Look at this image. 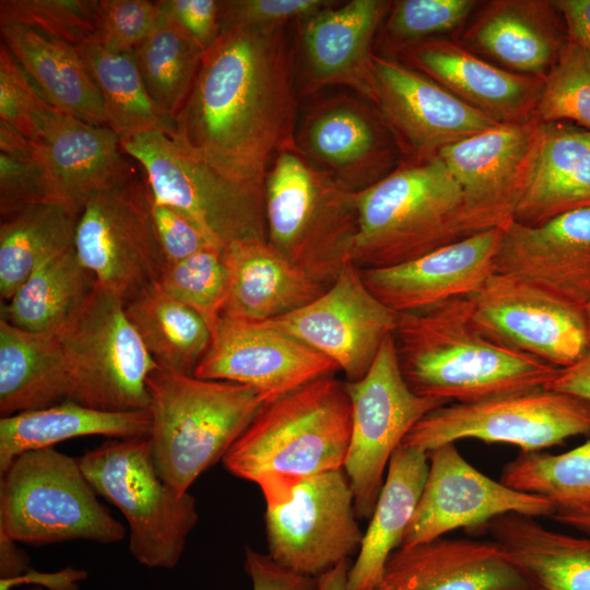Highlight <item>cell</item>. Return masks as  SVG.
Listing matches in <instances>:
<instances>
[{
    "label": "cell",
    "instance_id": "obj_1",
    "mask_svg": "<svg viewBox=\"0 0 590 590\" xmlns=\"http://www.w3.org/2000/svg\"><path fill=\"white\" fill-rule=\"evenodd\" d=\"M295 81L287 26L223 30L202 54L170 138L232 178L264 184L271 160L296 148Z\"/></svg>",
    "mask_w": 590,
    "mask_h": 590
},
{
    "label": "cell",
    "instance_id": "obj_56",
    "mask_svg": "<svg viewBox=\"0 0 590 590\" xmlns=\"http://www.w3.org/2000/svg\"><path fill=\"white\" fill-rule=\"evenodd\" d=\"M30 569L27 555L15 545L14 541L0 534L1 590H5L12 581L25 575Z\"/></svg>",
    "mask_w": 590,
    "mask_h": 590
},
{
    "label": "cell",
    "instance_id": "obj_13",
    "mask_svg": "<svg viewBox=\"0 0 590 590\" xmlns=\"http://www.w3.org/2000/svg\"><path fill=\"white\" fill-rule=\"evenodd\" d=\"M266 504L269 555L280 566L316 578L358 553L364 532L343 469L302 479Z\"/></svg>",
    "mask_w": 590,
    "mask_h": 590
},
{
    "label": "cell",
    "instance_id": "obj_46",
    "mask_svg": "<svg viewBox=\"0 0 590 590\" xmlns=\"http://www.w3.org/2000/svg\"><path fill=\"white\" fill-rule=\"evenodd\" d=\"M95 33L91 44L114 52L133 51L157 25L155 1L93 0Z\"/></svg>",
    "mask_w": 590,
    "mask_h": 590
},
{
    "label": "cell",
    "instance_id": "obj_25",
    "mask_svg": "<svg viewBox=\"0 0 590 590\" xmlns=\"http://www.w3.org/2000/svg\"><path fill=\"white\" fill-rule=\"evenodd\" d=\"M503 229H488L416 259L361 269L370 292L398 314L429 309L479 292L495 273Z\"/></svg>",
    "mask_w": 590,
    "mask_h": 590
},
{
    "label": "cell",
    "instance_id": "obj_2",
    "mask_svg": "<svg viewBox=\"0 0 590 590\" xmlns=\"http://www.w3.org/2000/svg\"><path fill=\"white\" fill-rule=\"evenodd\" d=\"M394 341L410 389L447 403L546 388L559 369L484 337L471 321L468 297L399 314Z\"/></svg>",
    "mask_w": 590,
    "mask_h": 590
},
{
    "label": "cell",
    "instance_id": "obj_45",
    "mask_svg": "<svg viewBox=\"0 0 590 590\" xmlns=\"http://www.w3.org/2000/svg\"><path fill=\"white\" fill-rule=\"evenodd\" d=\"M0 25H22L83 46L95 33L93 0H1Z\"/></svg>",
    "mask_w": 590,
    "mask_h": 590
},
{
    "label": "cell",
    "instance_id": "obj_16",
    "mask_svg": "<svg viewBox=\"0 0 590 590\" xmlns=\"http://www.w3.org/2000/svg\"><path fill=\"white\" fill-rule=\"evenodd\" d=\"M399 314L366 286L351 260L328 288L309 304L267 324L331 359L346 381L362 379L385 340L393 335Z\"/></svg>",
    "mask_w": 590,
    "mask_h": 590
},
{
    "label": "cell",
    "instance_id": "obj_52",
    "mask_svg": "<svg viewBox=\"0 0 590 590\" xmlns=\"http://www.w3.org/2000/svg\"><path fill=\"white\" fill-rule=\"evenodd\" d=\"M245 570L249 576L252 590H312L316 578L293 573L268 554L250 547L245 552Z\"/></svg>",
    "mask_w": 590,
    "mask_h": 590
},
{
    "label": "cell",
    "instance_id": "obj_35",
    "mask_svg": "<svg viewBox=\"0 0 590 590\" xmlns=\"http://www.w3.org/2000/svg\"><path fill=\"white\" fill-rule=\"evenodd\" d=\"M70 394V374L57 335L0 319L1 417L51 406Z\"/></svg>",
    "mask_w": 590,
    "mask_h": 590
},
{
    "label": "cell",
    "instance_id": "obj_61",
    "mask_svg": "<svg viewBox=\"0 0 590 590\" xmlns=\"http://www.w3.org/2000/svg\"><path fill=\"white\" fill-rule=\"evenodd\" d=\"M27 590H45V588L40 587V586H33L31 587L30 589Z\"/></svg>",
    "mask_w": 590,
    "mask_h": 590
},
{
    "label": "cell",
    "instance_id": "obj_21",
    "mask_svg": "<svg viewBox=\"0 0 590 590\" xmlns=\"http://www.w3.org/2000/svg\"><path fill=\"white\" fill-rule=\"evenodd\" d=\"M338 370L331 359L264 321L221 316L193 376L250 386L269 403Z\"/></svg>",
    "mask_w": 590,
    "mask_h": 590
},
{
    "label": "cell",
    "instance_id": "obj_17",
    "mask_svg": "<svg viewBox=\"0 0 590 590\" xmlns=\"http://www.w3.org/2000/svg\"><path fill=\"white\" fill-rule=\"evenodd\" d=\"M370 104L393 135L403 161L423 162L502 123L394 58H371Z\"/></svg>",
    "mask_w": 590,
    "mask_h": 590
},
{
    "label": "cell",
    "instance_id": "obj_3",
    "mask_svg": "<svg viewBox=\"0 0 590 590\" xmlns=\"http://www.w3.org/2000/svg\"><path fill=\"white\" fill-rule=\"evenodd\" d=\"M350 438L345 384L326 376L266 403L222 461L263 492L343 469Z\"/></svg>",
    "mask_w": 590,
    "mask_h": 590
},
{
    "label": "cell",
    "instance_id": "obj_55",
    "mask_svg": "<svg viewBox=\"0 0 590 590\" xmlns=\"http://www.w3.org/2000/svg\"><path fill=\"white\" fill-rule=\"evenodd\" d=\"M86 577L83 570L74 568H66L54 574H43L33 570L32 568L22 577L12 581L5 590H10L15 586L25 583H34V586L47 587L50 590H78V582Z\"/></svg>",
    "mask_w": 590,
    "mask_h": 590
},
{
    "label": "cell",
    "instance_id": "obj_48",
    "mask_svg": "<svg viewBox=\"0 0 590 590\" xmlns=\"http://www.w3.org/2000/svg\"><path fill=\"white\" fill-rule=\"evenodd\" d=\"M335 3L328 0H225L220 1L221 31L235 26L258 30L286 27Z\"/></svg>",
    "mask_w": 590,
    "mask_h": 590
},
{
    "label": "cell",
    "instance_id": "obj_26",
    "mask_svg": "<svg viewBox=\"0 0 590 590\" xmlns=\"http://www.w3.org/2000/svg\"><path fill=\"white\" fill-rule=\"evenodd\" d=\"M389 57L434 80L502 125L535 118L544 79L508 71L460 42L428 38L404 45Z\"/></svg>",
    "mask_w": 590,
    "mask_h": 590
},
{
    "label": "cell",
    "instance_id": "obj_33",
    "mask_svg": "<svg viewBox=\"0 0 590 590\" xmlns=\"http://www.w3.org/2000/svg\"><path fill=\"white\" fill-rule=\"evenodd\" d=\"M485 529L529 590H590V535L548 530L515 512L495 518Z\"/></svg>",
    "mask_w": 590,
    "mask_h": 590
},
{
    "label": "cell",
    "instance_id": "obj_4",
    "mask_svg": "<svg viewBox=\"0 0 590 590\" xmlns=\"http://www.w3.org/2000/svg\"><path fill=\"white\" fill-rule=\"evenodd\" d=\"M149 440L162 479L178 494L225 453L267 403L255 388L158 368L148 379Z\"/></svg>",
    "mask_w": 590,
    "mask_h": 590
},
{
    "label": "cell",
    "instance_id": "obj_6",
    "mask_svg": "<svg viewBox=\"0 0 590 590\" xmlns=\"http://www.w3.org/2000/svg\"><path fill=\"white\" fill-rule=\"evenodd\" d=\"M356 193L296 148L279 152L263 184L268 241L329 286L351 258L358 227Z\"/></svg>",
    "mask_w": 590,
    "mask_h": 590
},
{
    "label": "cell",
    "instance_id": "obj_30",
    "mask_svg": "<svg viewBox=\"0 0 590 590\" xmlns=\"http://www.w3.org/2000/svg\"><path fill=\"white\" fill-rule=\"evenodd\" d=\"M585 208H590V130L570 122L542 123L536 158L515 221L540 225Z\"/></svg>",
    "mask_w": 590,
    "mask_h": 590
},
{
    "label": "cell",
    "instance_id": "obj_43",
    "mask_svg": "<svg viewBox=\"0 0 590 590\" xmlns=\"http://www.w3.org/2000/svg\"><path fill=\"white\" fill-rule=\"evenodd\" d=\"M542 123L575 122L590 130V51L567 40L543 80L535 109Z\"/></svg>",
    "mask_w": 590,
    "mask_h": 590
},
{
    "label": "cell",
    "instance_id": "obj_14",
    "mask_svg": "<svg viewBox=\"0 0 590 590\" xmlns=\"http://www.w3.org/2000/svg\"><path fill=\"white\" fill-rule=\"evenodd\" d=\"M145 178L92 197L78 216L73 250L103 287L127 300L156 282L166 266L151 211Z\"/></svg>",
    "mask_w": 590,
    "mask_h": 590
},
{
    "label": "cell",
    "instance_id": "obj_23",
    "mask_svg": "<svg viewBox=\"0 0 590 590\" xmlns=\"http://www.w3.org/2000/svg\"><path fill=\"white\" fill-rule=\"evenodd\" d=\"M392 2L352 0L297 22L296 76L299 92L343 85L370 102L373 45Z\"/></svg>",
    "mask_w": 590,
    "mask_h": 590
},
{
    "label": "cell",
    "instance_id": "obj_47",
    "mask_svg": "<svg viewBox=\"0 0 590 590\" xmlns=\"http://www.w3.org/2000/svg\"><path fill=\"white\" fill-rule=\"evenodd\" d=\"M48 103L40 95L9 48L0 45V120L21 131L30 141Z\"/></svg>",
    "mask_w": 590,
    "mask_h": 590
},
{
    "label": "cell",
    "instance_id": "obj_27",
    "mask_svg": "<svg viewBox=\"0 0 590 590\" xmlns=\"http://www.w3.org/2000/svg\"><path fill=\"white\" fill-rule=\"evenodd\" d=\"M376 590H529L494 540L437 538L399 547Z\"/></svg>",
    "mask_w": 590,
    "mask_h": 590
},
{
    "label": "cell",
    "instance_id": "obj_58",
    "mask_svg": "<svg viewBox=\"0 0 590 590\" xmlns=\"http://www.w3.org/2000/svg\"><path fill=\"white\" fill-rule=\"evenodd\" d=\"M349 560H344L332 569L316 577L312 590H349Z\"/></svg>",
    "mask_w": 590,
    "mask_h": 590
},
{
    "label": "cell",
    "instance_id": "obj_15",
    "mask_svg": "<svg viewBox=\"0 0 590 590\" xmlns=\"http://www.w3.org/2000/svg\"><path fill=\"white\" fill-rule=\"evenodd\" d=\"M542 123L499 125L438 154L460 186L465 237L515 220L536 158Z\"/></svg>",
    "mask_w": 590,
    "mask_h": 590
},
{
    "label": "cell",
    "instance_id": "obj_28",
    "mask_svg": "<svg viewBox=\"0 0 590 590\" xmlns=\"http://www.w3.org/2000/svg\"><path fill=\"white\" fill-rule=\"evenodd\" d=\"M461 44L511 72L544 79L567 43L564 21L550 0L485 2Z\"/></svg>",
    "mask_w": 590,
    "mask_h": 590
},
{
    "label": "cell",
    "instance_id": "obj_10",
    "mask_svg": "<svg viewBox=\"0 0 590 590\" xmlns=\"http://www.w3.org/2000/svg\"><path fill=\"white\" fill-rule=\"evenodd\" d=\"M120 142L143 167L153 198L188 217L214 247L267 239L263 184L219 172L161 131Z\"/></svg>",
    "mask_w": 590,
    "mask_h": 590
},
{
    "label": "cell",
    "instance_id": "obj_50",
    "mask_svg": "<svg viewBox=\"0 0 590 590\" xmlns=\"http://www.w3.org/2000/svg\"><path fill=\"white\" fill-rule=\"evenodd\" d=\"M162 16L202 51L210 48L221 34L220 1L158 0Z\"/></svg>",
    "mask_w": 590,
    "mask_h": 590
},
{
    "label": "cell",
    "instance_id": "obj_60",
    "mask_svg": "<svg viewBox=\"0 0 590 590\" xmlns=\"http://www.w3.org/2000/svg\"><path fill=\"white\" fill-rule=\"evenodd\" d=\"M583 316H585V320H586V324H587V329H588V333L590 338V304L585 308Z\"/></svg>",
    "mask_w": 590,
    "mask_h": 590
},
{
    "label": "cell",
    "instance_id": "obj_42",
    "mask_svg": "<svg viewBox=\"0 0 590 590\" xmlns=\"http://www.w3.org/2000/svg\"><path fill=\"white\" fill-rule=\"evenodd\" d=\"M156 283L196 311L212 331L222 316L227 293L224 252L211 247L166 264Z\"/></svg>",
    "mask_w": 590,
    "mask_h": 590
},
{
    "label": "cell",
    "instance_id": "obj_57",
    "mask_svg": "<svg viewBox=\"0 0 590 590\" xmlns=\"http://www.w3.org/2000/svg\"><path fill=\"white\" fill-rule=\"evenodd\" d=\"M0 153L16 160H31L30 140L16 128L0 120Z\"/></svg>",
    "mask_w": 590,
    "mask_h": 590
},
{
    "label": "cell",
    "instance_id": "obj_44",
    "mask_svg": "<svg viewBox=\"0 0 590 590\" xmlns=\"http://www.w3.org/2000/svg\"><path fill=\"white\" fill-rule=\"evenodd\" d=\"M477 7L475 0L393 1L380 30L382 56L389 57L404 45L453 32Z\"/></svg>",
    "mask_w": 590,
    "mask_h": 590
},
{
    "label": "cell",
    "instance_id": "obj_22",
    "mask_svg": "<svg viewBox=\"0 0 590 590\" xmlns=\"http://www.w3.org/2000/svg\"><path fill=\"white\" fill-rule=\"evenodd\" d=\"M295 146L355 192L376 184L403 161L375 107L347 94L315 103L297 126Z\"/></svg>",
    "mask_w": 590,
    "mask_h": 590
},
{
    "label": "cell",
    "instance_id": "obj_59",
    "mask_svg": "<svg viewBox=\"0 0 590 590\" xmlns=\"http://www.w3.org/2000/svg\"><path fill=\"white\" fill-rule=\"evenodd\" d=\"M552 518L564 526L590 535V507L558 509Z\"/></svg>",
    "mask_w": 590,
    "mask_h": 590
},
{
    "label": "cell",
    "instance_id": "obj_41",
    "mask_svg": "<svg viewBox=\"0 0 590 590\" xmlns=\"http://www.w3.org/2000/svg\"><path fill=\"white\" fill-rule=\"evenodd\" d=\"M133 52L150 96L175 116L191 91L203 51L161 14L157 25Z\"/></svg>",
    "mask_w": 590,
    "mask_h": 590
},
{
    "label": "cell",
    "instance_id": "obj_53",
    "mask_svg": "<svg viewBox=\"0 0 590 590\" xmlns=\"http://www.w3.org/2000/svg\"><path fill=\"white\" fill-rule=\"evenodd\" d=\"M567 38L590 51V0H554Z\"/></svg>",
    "mask_w": 590,
    "mask_h": 590
},
{
    "label": "cell",
    "instance_id": "obj_39",
    "mask_svg": "<svg viewBox=\"0 0 590 590\" xmlns=\"http://www.w3.org/2000/svg\"><path fill=\"white\" fill-rule=\"evenodd\" d=\"M80 49L101 92L108 127L120 141L150 131L174 134L175 116L150 96L133 51L114 52L96 44Z\"/></svg>",
    "mask_w": 590,
    "mask_h": 590
},
{
    "label": "cell",
    "instance_id": "obj_12",
    "mask_svg": "<svg viewBox=\"0 0 590 590\" xmlns=\"http://www.w3.org/2000/svg\"><path fill=\"white\" fill-rule=\"evenodd\" d=\"M351 402V438L343 470L358 518H370L394 450L430 411L448 404L414 393L399 364L394 334L382 343L371 367L357 381H345Z\"/></svg>",
    "mask_w": 590,
    "mask_h": 590
},
{
    "label": "cell",
    "instance_id": "obj_38",
    "mask_svg": "<svg viewBox=\"0 0 590 590\" xmlns=\"http://www.w3.org/2000/svg\"><path fill=\"white\" fill-rule=\"evenodd\" d=\"M76 220L64 208L47 201L1 220L2 302H8L37 268L73 247Z\"/></svg>",
    "mask_w": 590,
    "mask_h": 590
},
{
    "label": "cell",
    "instance_id": "obj_29",
    "mask_svg": "<svg viewBox=\"0 0 590 590\" xmlns=\"http://www.w3.org/2000/svg\"><path fill=\"white\" fill-rule=\"evenodd\" d=\"M223 252L228 283L222 316L275 319L309 304L328 288L290 262L268 239L236 241Z\"/></svg>",
    "mask_w": 590,
    "mask_h": 590
},
{
    "label": "cell",
    "instance_id": "obj_11",
    "mask_svg": "<svg viewBox=\"0 0 590 590\" xmlns=\"http://www.w3.org/2000/svg\"><path fill=\"white\" fill-rule=\"evenodd\" d=\"M575 436H590V402L541 388L439 406L420 420L401 445L429 452L460 439H479L535 452Z\"/></svg>",
    "mask_w": 590,
    "mask_h": 590
},
{
    "label": "cell",
    "instance_id": "obj_18",
    "mask_svg": "<svg viewBox=\"0 0 590 590\" xmlns=\"http://www.w3.org/2000/svg\"><path fill=\"white\" fill-rule=\"evenodd\" d=\"M468 299L484 337L554 367L574 364L590 349L583 312L522 280L494 273Z\"/></svg>",
    "mask_w": 590,
    "mask_h": 590
},
{
    "label": "cell",
    "instance_id": "obj_19",
    "mask_svg": "<svg viewBox=\"0 0 590 590\" xmlns=\"http://www.w3.org/2000/svg\"><path fill=\"white\" fill-rule=\"evenodd\" d=\"M30 144L43 201L64 208L76 219L92 197L135 176L109 127L86 123L50 104Z\"/></svg>",
    "mask_w": 590,
    "mask_h": 590
},
{
    "label": "cell",
    "instance_id": "obj_40",
    "mask_svg": "<svg viewBox=\"0 0 590 590\" xmlns=\"http://www.w3.org/2000/svg\"><path fill=\"white\" fill-rule=\"evenodd\" d=\"M500 482L547 499L556 510L590 507V439L558 455L520 452L504 467Z\"/></svg>",
    "mask_w": 590,
    "mask_h": 590
},
{
    "label": "cell",
    "instance_id": "obj_36",
    "mask_svg": "<svg viewBox=\"0 0 590 590\" xmlns=\"http://www.w3.org/2000/svg\"><path fill=\"white\" fill-rule=\"evenodd\" d=\"M125 307L161 369L193 375L211 342V330L196 311L156 282L130 296Z\"/></svg>",
    "mask_w": 590,
    "mask_h": 590
},
{
    "label": "cell",
    "instance_id": "obj_31",
    "mask_svg": "<svg viewBox=\"0 0 590 590\" xmlns=\"http://www.w3.org/2000/svg\"><path fill=\"white\" fill-rule=\"evenodd\" d=\"M2 43L56 109L93 126L108 127L104 102L80 46L22 25H0Z\"/></svg>",
    "mask_w": 590,
    "mask_h": 590
},
{
    "label": "cell",
    "instance_id": "obj_5",
    "mask_svg": "<svg viewBox=\"0 0 590 590\" xmlns=\"http://www.w3.org/2000/svg\"><path fill=\"white\" fill-rule=\"evenodd\" d=\"M356 202L350 260L361 269L403 263L465 237L461 189L439 157L402 161Z\"/></svg>",
    "mask_w": 590,
    "mask_h": 590
},
{
    "label": "cell",
    "instance_id": "obj_20",
    "mask_svg": "<svg viewBox=\"0 0 590 590\" xmlns=\"http://www.w3.org/2000/svg\"><path fill=\"white\" fill-rule=\"evenodd\" d=\"M426 482L400 547L428 542L460 528L483 529L497 517H553L555 506L538 495L497 482L459 452L455 442L428 452Z\"/></svg>",
    "mask_w": 590,
    "mask_h": 590
},
{
    "label": "cell",
    "instance_id": "obj_49",
    "mask_svg": "<svg viewBox=\"0 0 590 590\" xmlns=\"http://www.w3.org/2000/svg\"><path fill=\"white\" fill-rule=\"evenodd\" d=\"M151 211L166 264L181 261L203 249L214 247L188 217L175 208L156 201L153 196Z\"/></svg>",
    "mask_w": 590,
    "mask_h": 590
},
{
    "label": "cell",
    "instance_id": "obj_32",
    "mask_svg": "<svg viewBox=\"0 0 590 590\" xmlns=\"http://www.w3.org/2000/svg\"><path fill=\"white\" fill-rule=\"evenodd\" d=\"M428 452L400 445L364 532L357 558L350 567L349 590H376L390 555L400 547L428 474Z\"/></svg>",
    "mask_w": 590,
    "mask_h": 590
},
{
    "label": "cell",
    "instance_id": "obj_51",
    "mask_svg": "<svg viewBox=\"0 0 590 590\" xmlns=\"http://www.w3.org/2000/svg\"><path fill=\"white\" fill-rule=\"evenodd\" d=\"M40 201L38 175L32 160H16L0 153L1 220Z\"/></svg>",
    "mask_w": 590,
    "mask_h": 590
},
{
    "label": "cell",
    "instance_id": "obj_37",
    "mask_svg": "<svg viewBox=\"0 0 590 590\" xmlns=\"http://www.w3.org/2000/svg\"><path fill=\"white\" fill-rule=\"evenodd\" d=\"M96 281L73 247L37 268L1 305V319L31 332L52 333L82 306Z\"/></svg>",
    "mask_w": 590,
    "mask_h": 590
},
{
    "label": "cell",
    "instance_id": "obj_7",
    "mask_svg": "<svg viewBox=\"0 0 590 590\" xmlns=\"http://www.w3.org/2000/svg\"><path fill=\"white\" fill-rule=\"evenodd\" d=\"M0 534L46 545L120 542L125 527L97 499L79 458L51 448L19 456L0 475Z\"/></svg>",
    "mask_w": 590,
    "mask_h": 590
},
{
    "label": "cell",
    "instance_id": "obj_9",
    "mask_svg": "<svg viewBox=\"0 0 590 590\" xmlns=\"http://www.w3.org/2000/svg\"><path fill=\"white\" fill-rule=\"evenodd\" d=\"M125 303L122 295L96 283L56 333L70 374V401L104 411L149 409L148 379L160 366Z\"/></svg>",
    "mask_w": 590,
    "mask_h": 590
},
{
    "label": "cell",
    "instance_id": "obj_24",
    "mask_svg": "<svg viewBox=\"0 0 590 590\" xmlns=\"http://www.w3.org/2000/svg\"><path fill=\"white\" fill-rule=\"evenodd\" d=\"M495 273L522 280L582 311L590 304V208L503 229Z\"/></svg>",
    "mask_w": 590,
    "mask_h": 590
},
{
    "label": "cell",
    "instance_id": "obj_8",
    "mask_svg": "<svg viewBox=\"0 0 590 590\" xmlns=\"http://www.w3.org/2000/svg\"><path fill=\"white\" fill-rule=\"evenodd\" d=\"M97 495L116 506L129 526V551L149 568L172 569L198 522L197 500L176 493L160 475L149 437L114 439L79 458Z\"/></svg>",
    "mask_w": 590,
    "mask_h": 590
},
{
    "label": "cell",
    "instance_id": "obj_34",
    "mask_svg": "<svg viewBox=\"0 0 590 590\" xmlns=\"http://www.w3.org/2000/svg\"><path fill=\"white\" fill-rule=\"evenodd\" d=\"M149 409L104 411L66 400L0 420V475L22 453L51 448L70 438L105 436L114 439L149 437Z\"/></svg>",
    "mask_w": 590,
    "mask_h": 590
},
{
    "label": "cell",
    "instance_id": "obj_54",
    "mask_svg": "<svg viewBox=\"0 0 590 590\" xmlns=\"http://www.w3.org/2000/svg\"><path fill=\"white\" fill-rule=\"evenodd\" d=\"M546 389L590 402V349L574 364L559 368Z\"/></svg>",
    "mask_w": 590,
    "mask_h": 590
}]
</instances>
